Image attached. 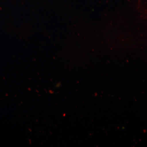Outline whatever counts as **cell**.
Returning a JSON list of instances; mask_svg holds the SVG:
<instances>
[{
  "label": "cell",
  "instance_id": "obj_1",
  "mask_svg": "<svg viewBox=\"0 0 147 147\" xmlns=\"http://www.w3.org/2000/svg\"><path fill=\"white\" fill-rule=\"evenodd\" d=\"M139 9L143 13H147V0H139Z\"/></svg>",
  "mask_w": 147,
  "mask_h": 147
}]
</instances>
